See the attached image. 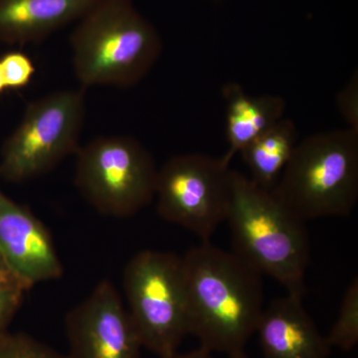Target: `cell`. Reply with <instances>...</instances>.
I'll use <instances>...</instances> for the list:
<instances>
[{"label":"cell","instance_id":"cell-6","mask_svg":"<svg viewBox=\"0 0 358 358\" xmlns=\"http://www.w3.org/2000/svg\"><path fill=\"white\" fill-rule=\"evenodd\" d=\"M122 282L143 348L159 357L178 352L189 334L182 257L143 250L127 264Z\"/></svg>","mask_w":358,"mask_h":358},{"label":"cell","instance_id":"cell-4","mask_svg":"<svg viewBox=\"0 0 358 358\" xmlns=\"http://www.w3.org/2000/svg\"><path fill=\"white\" fill-rule=\"evenodd\" d=\"M271 192L306 222L350 215L358 200V131L336 129L299 141Z\"/></svg>","mask_w":358,"mask_h":358},{"label":"cell","instance_id":"cell-17","mask_svg":"<svg viewBox=\"0 0 358 358\" xmlns=\"http://www.w3.org/2000/svg\"><path fill=\"white\" fill-rule=\"evenodd\" d=\"M0 68L6 89L25 88L36 72L31 59L20 51L6 54L0 59Z\"/></svg>","mask_w":358,"mask_h":358},{"label":"cell","instance_id":"cell-15","mask_svg":"<svg viewBox=\"0 0 358 358\" xmlns=\"http://www.w3.org/2000/svg\"><path fill=\"white\" fill-rule=\"evenodd\" d=\"M331 348L350 352L358 343V279L355 277L346 289L338 319L326 336Z\"/></svg>","mask_w":358,"mask_h":358},{"label":"cell","instance_id":"cell-11","mask_svg":"<svg viewBox=\"0 0 358 358\" xmlns=\"http://www.w3.org/2000/svg\"><path fill=\"white\" fill-rule=\"evenodd\" d=\"M256 333L264 358H329L331 348L303 305L287 294L264 308Z\"/></svg>","mask_w":358,"mask_h":358},{"label":"cell","instance_id":"cell-13","mask_svg":"<svg viewBox=\"0 0 358 358\" xmlns=\"http://www.w3.org/2000/svg\"><path fill=\"white\" fill-rule=\"evenodd\" d=\"M228 150L221 157L230 166L233 157L284 117L287 103L281 96H250L236 82L224 85Z\"/></svg>","mask_w":358,"mask_h":358},{"label":"cell","instance_id":"cell-22","mask_svg":"<svg viewBox=\"0 0 358 358\" xmlns=\"http://www.w3.org/2000/svg\"><path fill=\"white\" fill-rule=\"evenodd\" d=\"M230 358H249L248 355L245 353L244 350L242 352L234 353V355H229Z\"/></svg>","mask_w":358,"mask_h":358},{"label":"cell","instance_id":"cell-2","mask_svg":"<svg viewBox=\"0 0 358 358\" xmlns=\"http://www.w3.org/2000/svg\"><path fill=\"white\" fill-rule=\"evenodd\" d=\"M226 222L232 252L261 275L280 282L288 293L303 296L310 260L306 221L289 211L271 190L232 169Z\"/></svg>","mask_w":358,"mask_h":358},{"label":"cell","instance_id":"cell-23","mask_svg":"<svg viewBox=\"0 0 358 358\" xmlns=\"http://www.w3.org/2000/svg\"><path fill=\"white\" fill-rule=\"evenodd\" d=\"M6 89V84H4L3 77H2L1 68H0V94Z\"/></svg>","mask_w":358,"mask_h":358},{"label":"cell","instance_id":"cell-1","mask_svg":"<svg viewBox=\"0 0 358 358\" xmlns=\"http://www.w3.org/2000/svg\"><path fill=\"white\" fill-rule=\"evenodd\" d=\"M188 333L211 352L244 350L264 310L262 275L210 241L182 256Z\"/></svg>","mask_w":358,"mask_h":358},{"label":"cell","instance_id":"cell-9","mask_svg":"<svg viewBox=\"0 0 358 358\" xmlns=\"http://www.w3.org/2000/svg\"><path fill=\"white\" fill-rule=\"evenodd\" d=\"M68 358H141L140 336L110 280L99 282L65 317Z\"/></svg>","mask_w":358,"mask_h":358},{"label":"cell","instance_id":"cell-7","mask_svg":"<svg viewBox=\"0 0 358 358\" xmlns=\"http://www.w3.org/2000/svg\"><path fill=\"white\" fill-rule=\"evenodd\" d=\"M85 117L83 88L54 92L28 103L20 126L2 148L0 178L31 180L76 155Z\"/></svg>","mask_w":358,"mask_h":358},{"label":"cell","instance_id":"cell-14","mask_svg":"<svg viewBox=\"0 0 358 358\" xmlns=\"http://www.w3.org/2000/svg\"><path fill=\"white\" fill-rule=\"evenodd\" d=\"M299 143L293 120L282 117L240 152L250 178L264 189L273 190Z\"/></svg>","mask_w":358,"mask_h":358},{"label":"cell","instance_id":"cell-16","mask_svg":"<svg viewBox=\"0 0 358 358\" xmlns=\"http://www.w3.org/2000/svg\"><path fill=\"white\" fill-rule=\"evenodd\" d=\"M0 358H68L38 339L23 333L0 334Z\"/></svg>","mask_w":358,"mask_h":358},{"label":"cell","instance_id":"cell-12","mask_svg":"<svg viewBox=\"0 0 358 358\" xmlns=\"http://www.w3.org/2000/svg\"><path fill=\"white\" fill-rule=\"evenodd\" d=\"M101 0H0V40L36 43L79 21Z\"/></svg>","mask_w":358,"mask_h":358},{"label":"cell","instance_id":"cell-5","mask_svg":"<svg viewBox=\"0 0 358 358\" xmlns=\"http://www.w3.org/2000/svg\"><path fill=\"white\" fill-rule=\"evenodd\" d=\"M75 155V185L99 213L133 217L155 199L159 167L133 136H98Z\"/></svg>","mask_w":358,"mask_h":358},{"label":"cell","instance_id":"cell-3","mask_svg":"<svg viewBox=\"0 0 358 358\" xmlns=\"http://www.w3.org/2000/svg\"><path fill=\"white\" fill-rule=\"evenodd\" d=\"M74 73L82 88H131L148 76L162 40L134 0H101L70 37Z\"/></svg>","mask_w":358,"mask_h":358},{"label":"cell","instance_id":"cell-8","mask_svg":"<svg viewBox=\"0 0 358 358\" xmlns=\"http://www.w3.org/2000/svg\"><path fill=\"white\" fill-rule=\"evenodd\" d=\"M231 173L221 157L199 152L174 155L157 171V213L202 241H210L227 219Z\"/></svg>","mask_w":358,"mask_h":358},{"label":"cell","instance_id":"cell-21","mask_svg":"<svg viewBox=\"0 0 358 358\" xmlns=\"http://www.w3.org/2000/svg\"><path fill=\"white\" fill-rule=\"evenodd\" d=\"M211 352L199 346L196 350H190V352L185 353H179L178 352L173 353V355H166V357L160 358H212Z\"/></svg>","mask_w":358,"mask_h":358},{"label":"cell","instance_id":"cell-19","mask_svg":"<svg viewBox=\"0 0 358 358\" xmlns=\"http://www.w3.org/2000/svg\"><path fill=\"white\" fill-rule=\"evenodd\" d=\"M26 292L17 289H0V334L7 331L22 305Z\"/></svg>","mask_w":358,"mask_h":358},{"label":"cell","instance_id":"cell-18","mask_svg":"<svg viewBox=\"0 0 358 358\" xmlns=\"http://www.w3.org/2000/svg\"><path fill=\"white\" fill-rule=\"evenodd\" d=\"M338 108L350 129L358 131V77L357 72L338 94Z\"/></svg>","mask_w":358,"mask_h":358},{"label":"cell","instance_id":"cell-10","mask_svg":"<svg viewBox=\"0 0 358 358\" xmlns=\"http://www.w3.org/2000/svg\"><path fill=\"white\" fill-rule=\"evenodd\" d=\"M0 255L33 288L64 274L51 233L27 207L0 189Z\"/></svg>","mask_w":358,"mask_h":358},{"label":"cell","instance_id":"cell-20","mask_svg":"<svg viewBox=\"0 0 358 358\" xmlns=\"http://www.w3.org/2000/svg\"><path fill=\"white\" fill-rule=\"evenodd\" d=\"M17 289L27 292L31 288L14 272L13 268L0 255V289Z\"/></svg>","mask_w":358,"mask_h":358}]
</instances>
